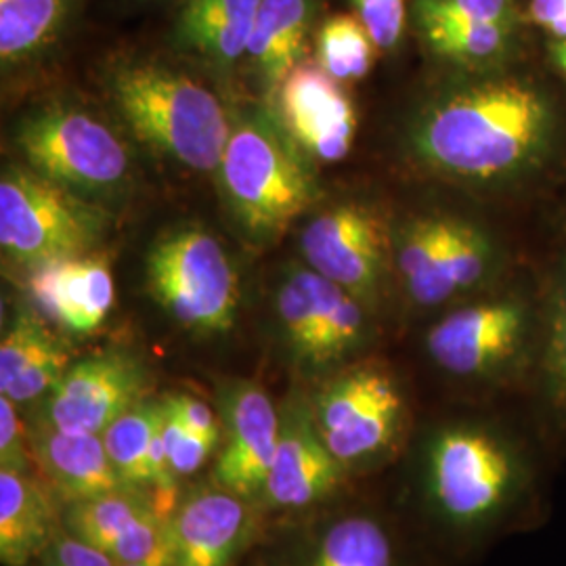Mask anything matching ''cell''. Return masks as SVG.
Wrapping results in <instances>:
<instances>
[{
    "label": "cell",
    "instance_id": "1",
    "mask_svg": "<svg viewBox=\"0 0 566 566\" xmlns=\"http://www.w3.org/2000/svg\"><path fill=\"white\" fill-rule=\"evenodd\" d=\"M537 486L531 447L497 428H441L426 446L424 489L437 516L460 531H486L528 506Z\"/></svg>",
    "mask_w": 566,
    "mask_h": 566
},
{
    "label": "cell",
    "instance_id": "2",
    "mask_svg": "<svg viewBox=\"0 0 566 566\" xmlns=\"http://www.w3.org/2000/svg\"><path fill=\"white\" fill-rule=\"evenodd\" d=\"M546 128L535 91L493 82L439 103L426 116L416 147L437 170L462 179H493L531 156Z\"/></svg>",
    "mask_w": 566,
    "mask_h": 566
},
{
    "label": "cell",
    "instance_id": "3",
    "mask_svg": "<svg viewBox=\"0 0 566 566\" xmlns=\"http://www.w3.org/2000/svg\"><path fill=\"white\" fill-rule=\"evenodd\" d=\"M112 97L147 147L191 170H219L233 126L200 82L156 63H124L112 74Z\"/></svg>",
    "mask_w": 566,
    "mask_h": 566
},
{
    "label": "cell",
    "instance_id": "4",
    "mask_svg": "<svg viewBox=\"0 0 566 566\" xmlns=\"http://www.w3.org/2000/svg\"><path fill=\"white\" fill-rule=\"evenodd\" d=\"M219 177L235 219L256 238L282 235L317 198L294 143L261 120L233 126Z\"/></svg>",
    "mask_w": 566,
    "mask_h": 566
},
{
    "label": "cell",
    "instance_id": "5",
    "mask_svg": "<svg viewBox=\"0 0 566 566\" xmlns=\"http://www.w3.org/2000/svg\"><path fill=\"white\" fill-rule=\"evenodd\" d=\"M107 219L86 198L44 179L32 168L11 166L0 179V248L23 266L91 254Z\"/></svg>",
    "mask_w": 566,
    "mask_h": 566
},
{
    "label": "cell",
    "instance_id": "6",
    "mask_svg": "<svg viewBox=\"0 0 566 566\" xmlns=\"http://www.w3.org/2000/svg\"><path fill=\"white\" fill-rule=\"evenodd\" d=\"M147 282L164 311L191 332L227 334L235 324V269L202 229L164 235L147 256Z\"/></svg>",
    "mask_w": 566,
    "mask_h": 566
},
{
    "label": "cell",
    "instance_id": "7",
    "mask_svg": "<svg viewBox=\"0 0 566 566\" xmlns=\"http://www.w3.org/2000/svg\"><path fill=\"white\" fill-rule=\"evenodd\" d=\"M28 168L82 198L107 196L130 175V156L116 133L78 109H46L21 124Z\"/></svg>",
    "mask_w": 566,
    "mask_h": 566
},
{
    "label": "cell",
    "instance_id": "8",
    "mask_svg": "<svg viewBox=\"0 0 566 566\" xmlns=\"http://www.w3.org/2000/svg\"><path fill=\"white\" fill-rule=\"evenodd\" d=\"M313 416L325 446L344 468L367 464L401 437L403 395L382 367L361 365L325 386Z\"/></svg>",
    "mask_w": 566,
    "mask_h": 566
},
{
    "label": "cell",
    "instance_id": "9",
    "mask_svg": "<svg viewBox=\"0 0 566 566\" xmlns=\"http://www.w3.org/2000/svg\"><path fill=\"white\" fill-rule=\"evenodd\" d=\"M275 304L283 338L304 364L340 361L364 340V303L313 269L290 273Z\"/></svg>",
    "mask_w": 566,
    "mask_h": 566
},
{
    "label": "cell",
    "instance_id": "10",
    "mask_svg": "<svg viewBox=\"0 0 566 566\" xmlns=\"http://www.w3.org/2000/svg\"><path fill=\"white\" fill-rule=\"evenodd\" d=\"M149 374L128 353H99L70 365L44 397L39 424L74 434H103L122 413L147 399Z\"/></svg>",
    "mask_w": 566,
    "mask_h": 566
},
{
    "label": "cell",
    "instance_id": "11",
    "mask_svg": "<svg viewBox=\"0 0 566 566\" xmlns=\"http://www.w3.org/2000/svg\"><path fill=\"white\" fill-rule=\"evenodd\" d=\"M301 250L308 269L365 303L385 271V224L364 206H336L304 227Z\"/></svg>",
    "mask_w": 566,
    "mask_h": 566
},
{
    "label": "cell",
    "instance_id": "12",
    "mask_svg": "<svg viewBox=\"0 0 566 566\" xmlns=\"http://www.w3.org/2000/svg\"><path fill=\"white\" fill-rule=\"evenodd\" d=\"M224 443L214 465V485L243 500L263 495L280 443L282 416L263 386L229 382L219 395Z\"/></svg>",
    "mask_w": 566,
    "mask_h": 566
},
{
    "label": "cell",
    "instance_id": "13",
    "mask_svg": "<svg viewBox=\"0 0 566 566\" xmlns=\"http://www.w3.org/2000/svg\"><path fill=\"white\" fill-rule=\"evenodd\" d=\"M275 97L285 137L301 154L324 164L340 163L348 156L357 116L340 82L324 72L319 63L294 67Z\"/></svg>",
    "mask_w": 566,
    "mask_h": 566
},
{
    "label": "cell",
    "instance_id": "14",
    "mask_svg": "<svg viewBox=\"0 0 566 566\" xmlns=\"http://www.w3.org/2000/svg\"><path fill=\"white\" fill-rule=\"evenodd\" d=\"M525 338V313L514 303L465 306L428 332L426 348L447 374L479 378L512 361Z\"/></svg>",
    "mask_w": 566,
    "mask_h": 566
},
{
    "label": "cell",
    "instance_id": "15",
    "mask_svg": "<svg viewBox=\"0 0 566 566\" xmlns=\"http://www.w3.org/2000/svg\"><path fill=\"white\" fill-rule=\"evenodd\" d=\"M344 479V465L325 446L315 416L287 405L280 443L264 483L263 497L273 507H308L327 500Z\"/></svg>",
    "mask_w": 566,
    "mask_h": 566
},
{
    "label": "cell",
    "instance_id": "16",
    "mask_svg": "<svg viewBox=\"0 0 566 566\" xmlns=\"http://www.w3.org/2000/svg\"><path fill=\"white\" fill-rule=\"evenodd\" d=\"M168 523L139 489H120L70 504L63 516L65 531L102 549L116 565L151 556L166 542Z\"/></svg>",
    "mask_w": 566,
    "mask_h": 566
},
{
    "label": "cell",
    "instance_id": "17",
    "mask_svg": "<svg viewBox=\"0 0 566 566\" xmlns=\"http://www.w3.org/2000/svg\"><path fill=\"white\" fill-rule=\"evenodd\" d=\"M243 497L221 486L189 493L168 523L172 566H229L252 535Z\"/></svg>",
    "mask_w": 566,
    "mask_h": 566
},
{
    "label": "cell",
    "instance_id": "18",
    "mask_svg": "<svg viewBox=\"0 0 566 566\" xmlns=\"http://www.w3.org/2000/svg\"><path fill=\"white\" fill-rule=\"evenodd\" d=\"M28 292L44 319L72 334H91L116 301L112 269L103 256L81 254L30 269Z\"/></svg>",
    "mask_w": 566,
    "mask_h": 566
},
{
    "label": "cell",
    "instance_id": "19",
    "mask_svg": "<svg viewBox=\"0 0 566 566\" xmlns=\"http://www.w3.org/2000/svg\"><path fill=\"white\" fill-rule=\"evenodd\" d=\"M30 449L46 486L67 506L130 489L103 446L102 434H74L34 422Z\"/></svg>",
    "mask_w": 566,
    "mask_h": 566
},
{
    "label": "cell",
    "instance_id": "20",
    "mask_svg": "<svg viewBox=\"0 0 566 566\" xmlns=\"http://www.w3.org/2000/svg\"><path fill=\"white\" fill-rule=\"evenodd\" d=\"M70 367V353L34 311L21 308L0 343V395L13 403L46 397Z\"/></svg>",
    "mask_w": 566,
    "mask_h": 566
},
{
    "label": "cell",
    "instance_id": "21",
    "mask_svg": "<svg viewBox=\"0 0 566 566\" xmlns=\"http://www.w3.org/2000/svg\"><path fill=\"white\" fill-rule=\"evenodd\" d=\"M55 493L34 476L0 470V560L4 566L39 563L60 535Z\"/></svg>",
    "mask_w": 566,
    "mask_h": 566
},
{
    "label": "cell",
    "instance_id": "22",
    "mask_svg": "<svg viewBox=\"0 0 566 566\" xmlns=\"http://www.w3.org/2000/svg\"><path fill=\"white\" fill-rule=\"evenodd\" d=\"M313 18V0L261 2L245 57L269 91L277 93L287 74L304 63Z\"/></svg>",
    "mask_w": 566,
    "mask_h": 566
},
{
    "label": "cell",
    "instance_id": "23",
    "mask_svg": "<svg viewBox=\"0 0 566 566\" xmlns=\"http://www.w3.org/2000/svg\"><path fill=\"white\" fill-rule=\"evenodd\" d=\"M263 0H185L177 42L219 65H233L248 53Z\"/></svg>",
    "mask_w": 566,
    "mask_h": 566
},
{
    "label": "cell",
    "instance_id": "24",
    "mask_svg": "<svg viewBox=\"0 0 566 566\" xmlns=\"http://www.w3.org/2000/svg\"><path fill=\"white\" fill-rule=\"evenodd\" d=\"M451 219H424L411 224L399 248V269L409 296L422 306L446 303L458 283L451 264Z\"/></svg>",
    "mask_w": 566,
    "mask_h": 566
},
{
    "label": "cell",
    "instance_id": "25",
    "mask_svg": "<svg viewBox=\"0 0 566 566\" xmlns=\"http://www.w3.org/2000/svg\"><path fill=\"white\" fill-rule=\"evenodd\" d=\"M81 0H0V61L41 57L65 32Z\"/></svg>",
    "mask_w": 566,
    "mask_h": 566
},
{
    "label": "cell",
    "instance_id": "26",
    "mask_svg": "<svg viewBox=\"0 0 566 566\" xmlns=\"http://www.w3.org/2000/svg\"><path fill=\"white\" fill-rule=\"evenodd\" d=\"M164 422V401H142L103 430L109 462L130 489L149 495V449Z\"/></svg>",
    "mask_w": 566,
    "mask_h": 566
},
{
    "label": "cell",
    "instance_id": "27",
    "mask_svg": "<svg viewBox=\"0 0 566 566\" xmlns=\"http://www.w3.org/2000/svg\"><path fill=\"white\" fill-rule=\"evenodd\" d=\"M418 23L428 44L449 60H486L506 42V23L453 15L443 11L434 0L418 2Z\"/></svg>",
    "mask_w": 566,
    "mask_h": 566
},
{
    "label": "cell",
    "instance_id": "28",
    "mask_svg": "<svg viewBox=\"0 0 566 566\" xmlns=\"http://www.w3.org/2000/svg\"><path fill=\"white\" fill-rule=\"evenodd\" d=\"M308 566H395V546L378 521L350 516L325 531Z\"/></svg>",
    "mask_w": 566,
    "mask_h": 566
},
{
    "label": "cell",
    "instance_id": "29",
    "mask_svg": "<svg viewBox=\"0 0 566 566\" xmlns=\"http://www.w3.org/2000/svg\"><path fill=\"white\" fill-rule=\"evenodd\" d=\"M374 46L357 15H334L317 34V63L334 81H361L374 63Z\"/></svg>",
    "mask_w": 566,
    "mask_h": 566
},
{
    "label": "cell",
    "instance_id": "30",
    "mask_svg": "<svg viewBox=\"0 0 566 566\" xmlns=\"http://www.w3.org/2000/svg\"><path fill=\"white\" fill-rule=\"evenodd\" d=\"M163 437L170 468L177 479L196 474L219 449V443H212L200 434H196L193 430H189L181 420L168 413L166 407H164Z\"/></svg>",
    "mask_w": 566,
    "mask_h": 566
},
{
    "label": "cell",
    "instance_id": "31",
    "mask_svg": "<svg viewBox=\"0 0 566 566\" xmlns=\"http://www.w3.org/2000/svg\"><path fill=\"white\" fill-rule=\"evenodd\" d=\"M544 371L549 401L566 416V285L556 298L547 327Z\"/></svg>",
    "mask_w": 566,
    "mask_h": 566
},
{
    "label": "cell",
    "instance_id": "32",
    "mask_svg": "<svg viewBox=\"0 0 566 566\" xmlns=\"http://www.w3.org/2000/svg\"><path fill=\"white\" fill-rule=\"evenodd\" d=\"M15 405L0 395V470L34 476L39 468L30 449V430L21 424Z\"/></svg>",
    "mask_w": 566,
    "mask_h": 566
},
{
    "label": "cell",
    "instance_id": "33",
    "mask_svg": "<svg viewBox=\"0 0 566 566\" xmlns=\"http://www.w3.org/2000/svg\"><path fill=\"white\" fill-rule=\"evenodd\" d=\"M485 238L470 224L453 223V238H451V264L458 290H465L476 282H481L486 269Z\"/></svg>",
    "mask_w": 566,
    "mask_h": 566
},
{
    "label": "cell",
    "instance_id": "34",
    "mask_svg": "<svg viewBox=\"0 0 566 566\" xmlns=\"http://www.w3.org/2000/svg\"><path fill=\"white\" fill-rule=\"evenodd\" d=\"M361 20L378 49L395 46L405 28V0H353Z\"/></svg>",
    "mask_w": 566,
    "mask_h": 566
},
{
    "label": "cell",
    "instance_id": "35",
    "mask_svg": "<svg viewBox=\"0 0 566 566\" xmlns=\"http://www.w3.org/2000/svg\"><path fill=\"white\" fill-rule=\"evenodd\" d=\"M39 566H116V563L102 549L74 537L70 531H61L39 558Z\"/></svg>",
    "mask_w": 566,
    "mask_h": 566
},
{
    "label": "cell",
    "instance_id": "36",
    "mask_svg": "<svg viewBox=\"0 0 566 566\" xmlns=\"http://www.w3.org/2000/svg\"><path fill=\"white\" fill-rule=\"evenodd\" d=\"M163 401L164 407L168 409V413H172L177 420H181L182 424L187 426L189 430H193L196 434H200L212 443H221L219 418L198 397L177 392V395H168Z\"/></svg>",
    "mask_w": 566,
    "mask_h": 566
},
{
    "label": "cell",
    "instance_id": "37",
    "mask_svg": "<svg viewBox=\"0 0 566 566\" xmlns=\"http://www.w3.org/2000/svg\"><path fill=\"white\" fill-rule=\"evenodd\" d=\"M443 11L470 20L506 23L507 0H434Z\"/></svg>",
    "mask_w": 566,
    "mask_h": 566
},
{
    "label": "cell",
    "instance_id": "38",
    "mask_svg": "<svg viewBox=\"0 0 566 566\" xmlns=\"http://www.w3.org/2000/svg\"><path fill=\"white\" fill-rule=\"evenodd\" d=\"M531 15L552 34L566 41V0H531Z\"/></svg>",
    "mask_w": 566,
    "mask_h": 566
},
{
    "label": "cell",
    "instance_id": "39",
    "mask_svg": "<svg viewBox=\"0 0 566 566\" xmlns=\"http://www.w3.org/2000/svg\"><path fill=\"white\" fill-rule=\"evenodd\" d=\"M116 566H172V552H170V537H166L163 546L158 547L151 556L133 560V563H120Z\"/></svg>",
    "mask_w": 566,
    "mask_h": 566
},
{
    "label": "cell",
    "instance_id": "40",
    "mask_svg": "<svg viewBox=\"0 0 566 566\" xmlns=\"http://www.w3.org/2000/svg\"><path fill=\"white\" fill-rule=\"evenodd\" d=\"M554 60L560 65V70L566 74V41L558 42L554 46Z\"/></svg>",
    "mask_w": 566,
    "mask_h": 566
}]
</instances>
